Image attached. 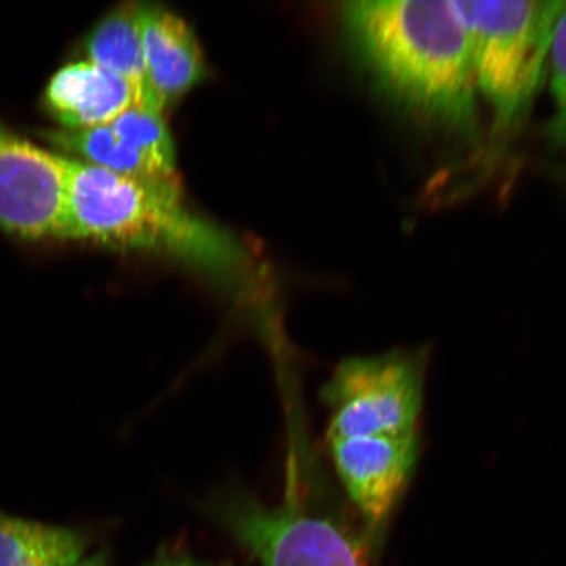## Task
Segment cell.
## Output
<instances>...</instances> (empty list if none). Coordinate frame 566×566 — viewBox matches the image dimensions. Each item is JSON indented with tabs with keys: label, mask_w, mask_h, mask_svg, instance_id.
Instances as JSON below:
<instances>
[{
	"label": "cell",
	"mask_w": 566,
	"mask_h": 566,
	"mask_svg": "<svg viewBox=\"0 0 566 566\" xmlns=\"http://www.w3.org/2000/svg\"><path fill=\"white\" fill-rule=\"evenodd\" d=\"M87 544L76 528L0 512V566H77Z\"/></svg>",
	"instance_id": "30bf717a"
},
{
	"label": "cell",
	"mask_w": 566,
	"mask_h": 566,
	"mask_svg": "<svg viewBox=\"0 0 566 566\" xmlns=\"http://www.w3.org/2000/svg\"><path fill=\"white\" fill-rule=\"evenodd\" d=\"M424 370L427 354L421 350L345 359L324 388L334 412L328 440L415 433Z\"/></svg>",
	"instance_id": "277c9868"
},
{
	"label": "cell",
	"mask_w": 566,
	"mask_h": 566,
	"mask_svg": "<svg viewBox=\"0 0 566 566\" xmlns=\"http://www.w3.org/2000/svg\"><path fill=\"white\" fill-rule=\"evenodd\" d=\"M109 125L119 139L138 153L163 180L180 184L172 138L163 112L153 106L133 104Z\"/></svg>",
	"instance_id": "4fadbf2b"
},
{
	"label": "cell",
	"mask_w": 566,
	"mask_h": 566,
	"mask_svg": "<svg viewBox=\"0 0 566 566\" xmlns=\"http://www.w3.org/2000/svg\"><path fill=\"white\" fill-rule=\"evenodd\" d=\"M69 163L0 127V228L27 239L56 237Z\"/></svg>",
	"instance_id": "8992f818"
},
{
	"label": "cell",
	"mask_w": 566,
	"mask_h": 566,
	"mask_svg": "<svg viewBox=\"0 0 566 566\" xmlns=\"http://www.w3.org/2000/svg\"><path fill=\"white\" fill-rule=\"evenodd\" d=\"M45 101L69 130L108 125L137 103L129 83L91 61L61 69L49 83Z\"/></svg>",
	"instance_id": "9c48e42d"
},
{
	"label": "cell",
	"mask_w": 566,
	"mask_h": 566,
	"mask_svg": "<svg viewBox=\"0 0 566 566\" xmlns=\"http://www.w3.org/2000/svg\"><path fill=\"white\" fill-rule=\"evenodd\" d=\"M147 566H208L179 547L161 548Z\"/></svg>",
	"instance_id": "9a60e30c"
},
{
	"label": "cell",
	"mask_w": 566,
	"mask_h": 566,
	"mask_svg": "<svg viewBox=\"0 0 566 566\" xmlns=\"http://www.w3.org/2000/svg\"><path fill=\"white\" fill-rule=\"evenodd\" d=\"M147 104L163 112L201 80L203 59L186 21L159 7H140Z\"/></svg>",
	"instance_id": "ba28073f"
},
{
	"label": "cell",
	"mask_w": 566,
	"mask_h": 566,
	"mask_svg": "<svg viewBox=\"0 0 566 566\" xmlns=\"http://www.w3.org/2000/svg\"><path fill=\"white\" fill-rule=\"evenodd\" d=\"M137 3L125 4L95 28L87 41L88 61L130 84L138 105L147 104L144 45Z\"/></svg>",
	"instance_id": "8fae6325"
},
{
	"label": "cell",
	"mask_w": 566,
	"mask_h": 566,
	"mask_svg": "<svg viewBox=\"0 0 566 566\" xmlns=\"http://www.w3.org/2000/svg\"><path fill=\"white\" fill-rule=\"evenodd\" d=\"M56 238L163 252L216 272L229 271L239 258L230 238L184 207L180 186L73 159Z\"/></svg>",
	"instance_id": "7a4b0ae2"
},
{
	"label": "cell",
	"mask_w": 566,
	"mask_h": 566,
	"mask_svg": "<svg viewBox=\"0 0 566 566\" xmlns=\"http://www.w3.org/2000/svg\"><path fill=\"white\" fill-rule=\"evenodd\" d=\"M564 3L451 2L469 38L476 87L501 126L518 122L533 105Z\"/></svg>",
	"instance_id": "3957f363"
},
{
	"label": "cell",
	"mask_w": 566,
	"mask_h": 566,
	"mask_svg": "<svg viewBox=\"0 0 566 566\" xmlns=\"http://www.w3.org/2000/svg\"><path fill=\"white\" fill-rule=\"evenodd\" d=\"M77 566H108V563H106V555L104 552H98L96 555L84 558V560Z\"/></svg>",
	"instance_id": "2e32d148"
},
{
	"label": "cell",
	"mask_w": 566,
	"mask_h": 566,
	"mask_svg": "<svg viewBox=\"0 0 566 566\" xmlns=\"http://www.w3.org/2000/svg\"><path fill=\"white\" fill-rule=\"evenodd\" d=\"M337 475L371 531L384 526L406 492L420 454L415 433L328 440Z\"/></svg>",
	"instance_id": "52a82bcc"
},
{
	"label": "cell",
	"mask_w": 566,
	"mask_h": 566,
	"mask_svg": "<svg viewBox=\"0 0 566 566\" xmlns=\"http://www.w3.org/2000/svg\"><path fill=\"white\" fill-rule=\"evenodd\" d=\"M55 145L86 158L92 166L136 179L172 184L163 180L140 155L125 145L112 126L103 125L84 130H66L52 134ZM180 186V184H172Z\"/></svg>",
	"instance_id": "7c38bea8"
},
{
	"label": "cell",
	"mask_w": 566,
	"mask_h": 566,
	"mask_svg": "<svg viewBox=\"0 0 566 566\" xmlns=\"http://www.w3.org/2000/svg\"><path fill=\"white\" fill-rule=\"evenodd\" d=\"M212 514L261 566H366L363 543L295 495L269 507L238 492L214 502Z\"/></svg>",
	"instance_id": "5b68a950"
},
{
	"label": "cell",
	"mask_w": 566,
	"mask_h": 566,
	"mask_svg": "<svg viewBox=\"0 0 566 566\" xmlns=\"http://www.w3.org/2000/svg\"><path fill=\"white\" fill-rule=\"evenodd\" d=\"M344 15L389 101L450 130L476 129L469 38L451 2L363 0L345 4Z\"/></svg>",
	"instance_id": "6da1fadb"
},
{
	"label": "cell",
	"mask_w": 566,
	"mask_h": 566,
	"mask_svg": "<svg viewBox=\"0 0 566 566\" xmlns=\"http://www.w3.org/2000/svg\"><path fill=\"white\" fill-rule=\"evenodd\" d=\"M548 59L551 92L555 106L548 132L557 144L566 146V2L556 20Z\"/></svg>",
	"instance_id": "5bb4252c"
}]
</instances>
